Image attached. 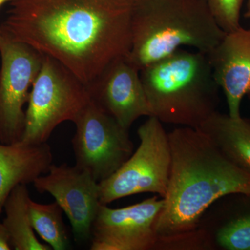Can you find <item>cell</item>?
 <instances>
[{
    "instance_id": "cell-17",
    "label": "cell",
    "mask_w": 250,
    "mask_h": 250,
    "mask_svg": "<svg viewBox=\"0 0 250 250\" xmlns=\"http://www.w3.org/2000/svg\"><path fill=\"white\" fill-rule=\"evenodd\" d=\"M215 241L223 249L250 250V213L233 219L219 229Z\"/></svg>"
},
{
    "instance_id": "cell-5",
    "label": "cell",
    "mask_w": 250,
    "mask_h": 250,
    "mask_svg": "<svg viewBox=\"0 0 250 250\" xmlns=\"http://www.w3.org/2000/svg\"><path fill=\"white\" fill-rule=\"evenodd\" d=\"M88 86L62 62L44 57L29 94L21 141L47 143L54 130L65 121H75L90 103Z\"/></svg>"
},
{
    "instance_id": "cell-1",
    "label": "cell",
    "mask_w": 250,
    "mask_h": 250,
    "mask_svg": "<svg viewBox=\"0 0 250 250\" xmlns=\"http://www.w3.org/2000/svg\"><path fill=\"white\" fill-rule=\"evenodd\" d=\"M138 0H14L2 37L62 62L88 86L127 57Z\"/></svg>"
},
{
    "instance_id": "cell-7",
    "label": "cell",
    "mask_w": 250,
    "mask_h": 250,
    "mask_svg": "<svg viewBox=\"0 0 250 250\" xmlns=\"http://www.w3.org/2000/svg\"><path fill=\"white\" fill-rule=\"evenodd\" d=\"M73 123L75 165L89 172L97 182L115 173L134 152L129 130L92 99Z\"/></svg>"
},
{
    "instance_id": "cell-15",
    "label": "cell",
    "mask_w": 250,
    "mask_h": 250,
    "mask_svg": "<svg viewBox=\"0 0 250 250\" xmlns=\"http://www.w3.org/2000/svg\"><path fill=\"white\" fill-rule=\"evenodd\" d=\"M30 200L27 184H19L5 202L6 217L2 223L9 233L13 250H52L47 243H41L36 238L29 215Z\"/></svg>"
},
{
    "instance_id": "cell-20",
    "label": "cell",
    "mask_w": 250,
    "mask_h": 250,
    "mask_svg": "<svg viewBox=\"0 0 250 250\" xmlns=\"http://www.w3.org/2000/svg\"><path fill=\"white\" fill-rule=\"evenodd\" d=\"M13 1L14 0H0V7L5 3L11 2ZM1 41H2V34H1V28H0V43H1Z\"/></svg>"
},
{
    "instance_id": "cell-3",
    "label": "cell",
    "mask_w": 250,
    "mask_h": 250,
    "mask_svg": "<svg viewBox=\"0 0 250 250\" xmlns=\"http://www.w3.org/2000/svg\"><path fill=\"white\" fill-rule=\"evenodd\" d=\"M225 34L205 0H138L127 58L141 70L184 46L208 54Z\"/></svg>"
},
{
    "instance_id": "cell-4",
    "label": "cell",
    "mask_w": 250,
    "mask_h": 250,
    "mask_svg": "<svg viewBox=\"0 0 250 250\" xmlns=\"http://www.w3.org/2000/svg\"><path fill=\"white\" fill-rule=\"evenodd\" d=\"M152 116L198 128L220 103V88L207 54L179 49L140 70Z\"/></svg>"
},
{
    "instance_id": "cell-6",
    "label": "cell",
    "mask_w": 250,
    "mask_h": 250,
    "mask_svg": "<svg viewBox=\"0 0 250 250\" xmlns=\"http://www.w3.org/2000/svg\"><path fill=\"white\" fill-rule=\"evenodd\" d=\"M137 133V149L115 173L99 182L101 205L143 192L166 196L171 166L168 133L154 116L148 117Z\"/></svg>"
},
{
    "instance_id": "cell-12",
    "label": "cell",
    "mask_w": 250,
    "mask_h": 250,
    "mask_svg": "<svg viewBox=\"0 0 250 250\" xmlns=\"http://www.w3.org/2000/svg\"><path fill=\"white\" fill-rule=\"evenodd\" d=\"M207 55L215 81L226 97L228 114L239 118L242 100L245 96L250 99V29L240 27L226 33Z\"/></svg>"
},
{
    "instance_id": "cell-13",
    "label": "cell",
    "mask_w": 250,
    "mask_h": 250,
    "mask_svg": "<svg viewBox=\"0 0 250 250\" xmlns=\"http://www.w3.org/2000/svg\"><path fill=\"white\" fill-rule=\"evenodd\" d=\"M53 156L47 143H0V216L5 202L16 186L33 183L48 172Z\"/></svg>"
},
{
    "instance_id": "cell-11",
    "label": "cell",
    "mask_w": 250,
    "mask_h": 250,
    "mask_svg": "<svg viewBox=\"0 0 250 250\" xmlns=\"http://www.w3.org/2000/svg\"><path fill=\"white\" fill-rule=\"evenodd\" d=\"M90 97L125 129L143 116H152L140 76L127 57L113 60L88 85Z\"/></svg>"
},
{
    "instance_id": "cell-8",
    "label": "cell",
    "mask_w": 250,
    "mask_h": 250,
    "mask_svg": "<svg viewBox=\"0 0 250 250\" xmlns=\"http://www.w3.org/2000/svg\"><path fill=\"white\" fill-rule=\"evenodd\" d=\"M0 143L22 140L24 106L45 55L31 46L2 37L0 43Z\"/></svg>"
},
{
    "instance_id": "cell-19",
    "label": "cell",
    "mask_w": 250,
    "mask_h": 250,
    "mask_svg": "<svg viewBox=\"0 0 250 250\" xmlns=\"http://www.w3.org/2000/svg\"><path fill=\"white\" fill-rule=\"evenodd\" d=\"M13 250L9 233L5 228L4 224L0 222V250Z\"/></svg>"
},
{
    "instance_id": "cell-16",
    "label": "cell",
    "mask_w": 250,
    "mask_h": 250,
    "mask_svg": "<svg viewBox=\"0 0 250 250\" xmlns=\"http://www.w3.org/2000/svg\"><path fill=\"white\" fill-rule=\"evenodd\" d=\"M62 207L57 202L47 205L30 200L29 215L34 231L54 250H67L70 239L63 220Z\"/></svg>"
},
{
    "instance_id": "cell-2",
    "label": "cell",
    "mask_w": 250,
    "mask_h": 250,
    "mask_svg": "<svg viewBox=\"0 0 250 250\" xmlns=\"http://www.w3.org/2000/svg\"><path fill=\"white\" fill-rule=\"evenodd\" d=\"M170 177L156 224L157 248L202 243L200 219L213 202L231 195L250 196V174L231 163L200 129L168 133Z\"/></svg>"
},
{
    "instance_id": "cell-9",
    "label": "cell",
    "mask_w": 250,
    "mask_h": 250,
    "mask_svg": "<svg viewBox=\"0 0 250 250\" xmlns=\"http://www.w3.org/2000/svg\"><path fill=\"white\" fill-rule=\"evenodd\" d=\"M164 203V198L154 196L123 208L100 205L92 224L90 250L155 249L156 224Z\"/></svg>"
},
{
    "instance_id": "cell-10",
    "label": "cell",
    "mask_w": 250,
    "mask_h": 250,
    "mask_svg": "<svg viewBox=\"0 0 250 250\" xmlns=\"http://www.w3.org/2000/svg\"><path fill=\"white\" fill-rule=\"evenodd\" d=\"M46 174L33 182L37 191L54 197L68 218L77 241L90 238L92 224L101 205L99 182L88 171L67 164H52Z\"/></svg>"
},
{
    "instance_id": "cell-18",
    "label": "cell",
    "mask_w": 250,
    "mask_h": 250,
    "mask_svg": "<svg viewBox=\"0 0 250 250\" xmlns=\"http://www.w3.org/2000/svg\"><path fill=\"white\" fill-rule=\"evenodd\" d=\"M246 0H205L219 27L225 33L236 30L241 26L242 6Z\"/></svg>"
},
{
    "instance_id": "cell-21",
    "label": "cell",
    "mask_w": 250,
    "mask_h": 250,
    "mask_svg": "<svg viewBox=\"0 0 250 250\" xmlns=\"http://www.w3.org/2000/svg\"><path fill=\"white\" fill-rule=\"evenodd\" d=\"M244 17L246 18H250V8L247 9L246 12L245 13Z\"/></svg>"
},
{
    "instance_id": "cell-22",
    "label": "cell",
    "mask_w": 250,
    "mask_h": 250,
    "mask_svg": "<svg viewBox=\"0 0 250 250\" xmlns=\"http://www.w3.org/2000/svg\"><path fill=\"white\" fill-rule=\"evenodd\" d=\"M250 8V0H248V4H247V9Z\"/></svg>"
},
{
    "instance_id": "cell-14",
    "label": "cell",
    "mask_w": 250,
    "mask_h": 250,
    "mask_svg": "<svg viewBox=\"0 0 250 250\" xmlns=\"http://www.w3.org/2000/svg\"><path fill=\"white\" fill-rule=\"evenodd\" d=\"M196 129L227 159L250 174V119L232 118L217 111Z\"/></svg>"
}]
</instances>
